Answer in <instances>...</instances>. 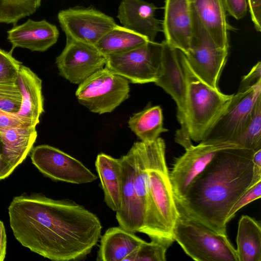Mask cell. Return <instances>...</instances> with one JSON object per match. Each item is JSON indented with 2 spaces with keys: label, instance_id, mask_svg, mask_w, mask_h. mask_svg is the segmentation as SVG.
I'll return each mask as SVG.
<instances>
[{
  "label": "cell",
  "instance_id": "15",
  "mask_svg": "<svg viewBox=\"0 0 261 261\" xmlns=\"http://www.w3.org/2000/svg\"><path fill=\"white\" fill-rule=\"evenodd\" d=\"M162 29L165 40L170 46L188 54L193 31L189 0H165Z\"/></svg>",
  "mask_w": 261,
  "mask_h": 261
},
{
  "label": "cell",
  "instance_id": "9",
  "mask_svg": "<svg viewBox=\"0 0 261 261\" xmlns=\"http://www.w3.org/2000/svg\"><path fill=\"white\" fill-rule=\"evenodd\" d=\"M192 14L193 35L189 50L185 55L193 70L203 81L219 89V81L227 61L228 49L216 45Z\"/></svg>",
  "mask_w": 261,
  "mask_h": 261
},
{
  "label": "cell",
  "instance_id": "24",
  "mask_svg": "<svg viewBox=\"0 0 261 261\" xmlns=\"http://www.w3.org/2000/svg\"><path fill=\"white\" fill-rule=\"evenodd\" d=\"M236 243L238 261H261L260 222L242 215L238 223Z\"/></svg>",
  "mask_w": 261,
  "mask_h": 261
},
{
  "label": "cell",
  "instance_id": "13",
  "mask_svg": "<svg viewBox=\"0 0 261 261\" xmlns=\"http://www.w3.org/2000/svg\"><path fill=\"white\" fill-rule=\"evenodd\" d=\"M106 62V57L94 45L69 38L56 59L60 74L79 85L103 68Z\"/></svg>",
  "mask_w": 261,
  "mask_h": 261
},
{
  "label": "cell",
  "instance_id": "30",
  "mask_svg": "<svg viewBox=\"0 0 261 261\" xmlns=\"http://www.w3.org/2000/svg\"><path fill=\"white\" fill-rule=\"evenodd\" d=\"M13 49L7 51L0 48V84L16 85L21 62L12 56Z\"/></svg>",
  "mask_w": 261,
  "mask_h": 261
},
{
  "label": "cell",
  "instance_id": "32",
  "mask_svg": "<svg viewBox=\"0 0 261 261\" xmlns=\"http://www.w3.org/2000/svg\"><path fill=\"white\" fill-rule=\"evenodd\" d=\"M260 196L261 180L248 188L233 204L228 214L227 223L232 219L239 210L251 202L260 198Z\"/></svg>",
  "mask_w": 261,
  "mask_h": 261
},
{
  "label": "cell",
  "instance_id": "33",
  "mask_svg": "<svg viewBox=\"0 0 261 261\" xmlns=\"http://www.w3.org/2000/svg\"><path fill=\"white\" fill-rule=\"evenodd\" d=\"M27 126L34 125L17 114H12L0 109V133L11 128Z\"/></svg>",
  "mask_w": 261,
  "mask_h": 261
},
{
  "label": "cell",
  "instance_id": "20",
  "mask_svg": "<svg viewBox=\"0 0 261 261\" xmlns=\"http://www.w3.org/2000/svg\"><path fill=\"white\" fill-rule=\"evenodd\" d=\"M16 85L22 97L20 109L17 114L36 126L44 112L42 80L29 67L22 65Z\"/></svg>",
  "mask_w": 261,
  "mask_h": 261
},
{
  "label": "cell",
  "instance_id": "22",
  "mask_svg": "<svg viewBox=\"0 0 261 261\" xmlns=\"http://www.w3.org/2000/svg\"><path fill=\"white\" fill-rule=\"evenodd\" d=\"M95 168L99 177L107 206L114 212L120 205L122 182L121 166L119 159L103 153L97 155Z\"/></svg>",
  "mask_w": 261,
  "mask_h": 261
},
{
  "label": "cell",
  "instance_id": "25",
  "mask_svg": "<svg viewBox=\"0 0 261 261\" xmlns=\"http://www.w3.org/2000/svg\"><path fill=\"white\" fill-rule=\"evenodd\" d=\"M148 41L145 37L117 24L105 34L94 46L106 57L128 51Z\"/></svg>",
  "mask_w": 261,
  "mask_h": 261
},
{
  "label": "cell",
  "instance_id": "4",
  "mask_svg": "<svg viewBox=\"0 0 261 261\" xmlns=\"http://www.w3.org/2000/svg\"><path fill=\"white\" fill-rule=\"evenodd\" d=\"M165 150L148 169V189L143 222L138 232L151 240H172L179 212L173 193Z\"/></svg>",
  "mask_w": 261,
  "mask_h": 261
},
{
  "label": "cell",
  "instance_id": "1",
  "mask_svg": "<svg viewBox=\"0 0 261 261\" xmlns=\"http://www.w3.org/2000/svg\"><path fill=\"white\" fill-rule=\"evenodd\" d=\"M15 239L32 252L55 261L86 257L101 237L97 216L69 200H55L41 193L14 197L9 207Z\"/></svg>",
  "mask_w": 261,
  "mask_h": 261
},
{
  "label": "cell",
  "instance_id": "39",
  "mask_svg": "<svg viewBox=\"0 0 261 261\" xmlns=\"http://www.w3.org/2000/svg\"><path fill=\"white\" fill-rule=\"evenodd\" d=\"M7 237L5 226L0 220V261L5 259L6 253Z\"/></svg>",
  "mask_w": 261,
  "mask_h": 261
},
{
  "label": "cell",
  "instance_id": "19",
  "mask_svg": "<svg viewBox=\"0 0 261 261\" xmlns=\"http://www.w3.org/2000/svg\"><path fill=\"white\" fill-rule=\"evenodd\" d=\"M191 9L204 30L218 46L229 49L226 10L223 0H189Z\"/></svg>",
  "mask_w": 261,
  "mask_h": 261
},
{
  "label": "cell",
  "instance_id": "29",
  "mask_svg": "<svg viewBox=\"0 0 261 261\" xmlns=\"http://www.w3.org/2000/svg\"><path fill=\"white\" fill-rule=\"evenodd\" d=\"M174 241L151 240L145 241L135 248L124 261H165L166 252Z\"/></svg>",
  "mask_w": 261,
  "mask_h": 261
},
{
  "label": "cell",
  "instance_id": "35",
  "mask_svg": "<svg viewBox=\"0 0 261 261\" xmlns=\"http://www.w3.org/2000/svg\"><path fill=\"white\" fill-rule=\"evenodd\" d=\"M226 11L237 20L244 17L247 11L246 0H223Z\"/></svg>",
  "mask_w": 261,
  "mask_h": 261
},
{
  "label": "cell",
  "instance_id": "27",
  "mask_svg": "<svg viewBox=\"0 0 261 261\" xmlns=\"http://www.w3.org/2000/svg\"><path fill=\"white\" fill-rule=\"evenodd\" d=\"M41 3V0H0V23L15 24L34 14Z\"/></svg>",
  "mask_w": 261,
  "mask_h": 261
},
{
  "label": "cell",
  "instance_id": "3",
  "mask_svg": "<svg viewBox=\"0 0 261 261\" xmlns=\"http://www.w3.org/2000/svg\"><path fill=\"white\" fill-rule=\"evenodd\" d=\"M187 83L185 126L176 142L186 149L191 140L200 142L227 107L233 94L221 92L203 81L192 69L185 54L177 50Z\"/></svg>",
  "mask_w": 261,
  "mask_h": 261
},
{
  "label": "cell",
  "instance_id": "10",
  "mask_svg": "<svg viewBox=\"0 0 261 261\" xmlns=\"http://www.w3.org/2000/svg\"><path fill=\"white\" fill-rule=\"evenodd\" d=\"M31 159L40 172L55 180L82 184L97 179V176L80 161L48 145L33 147Z\"/></svg>",
  "mask_w": 261,
  "mask_h": 261
},
{
  "label": "cell",
  "instance_id": "16",
  "mask_svg": "<svg viewBox=\"0 0 261 261\" xmlns=\"http://www.w3.org/2000/svg\"><path fill=\"white\" fill-rule=\"evenodd\" d=\"M119 160L122 173L121 201L120 207L116 212V218L119 226L136 233L142 225L144 213L134 189V162L131 151L129 150Z\"/></svg>",
  "mask_w": 261,
  "mask_h": 261
},
{
  "label": "cell",
  "instance_id": "37",
  "mask_svg": "<svg viewBox=\"0 0 261 261\" xmlns=\"http://www.w3.org/2000/svg\"><path fill=\"white\" fill-rule=\"evenodd\" d=\"M14 170L5 156L3 143L0 136V180L8 177Z\"/></svg>",
  "mask_w": 261,
  "mask_h": 261
},
{
  "label": "cell",
  "instance_id": "28",
  "mask_svg": "<svg viewBox=\"0 0 261 261\" xmlns=\"http://www.w3.org/2000/svg\"><path fill=\"white\" fill-rule=\"evenodd\" d=\"M233 143L254 151L261 148V97L257 100L248 124Z\"/></svg>",
  "mask_w": 261,
  "mask_h": 261
},
{
  "label": "cell",
  "instance_id": "17",
  "mask_svg": "<svg viewBox=\"0 0 261 261\" xmlns=\"http://www.w3.org/2000/svg\"><path fill=\"white\" fill-rule=\"evenodd\" d=\"M8 39L14 50L16 47L32 51H44L57 41L59 32L57 27L45 20L35 21L29 19L16 25L7 32Z\"/></svg>",
  "mask_w": 261,
  "mask_h": 261
},
{
  "label": "cell",
  "instance_id": "6",
  "mask_svg": "<svg viewBox=\"0 0 261 261\" xmlns=\"http://www.w3.org/2000/svg\"><path fill=\"white\" fill-rule=\"evenodd\" d=\"M129 93V81L105 67L79 84L75 95L90 112L102 114L112 112Z\"/></svg>",
  "mask_w": 261,
  "mask_h": 261
},
{
  "label": "cell",
  "instance_id": "34",
  "mask_svg": "<svg viewBox=\"0 0 261 261\" xmlns=\"http://www.w3.org/2000/svg\"><path fill=\"white\" fill-rule=\"evenodd\" d=\"M261 82V63L258 61L250 71L243 76L238 92H242Z\"/></svg>",
  "mask_w": 261,
  "mask_h": 261
},
{
  "label": "cell",
  "instance_id": "18",
  "mask_svg": "<svg viewBox=\"0 0 261 261\" xmlns=\"http://www.w3.org/2000/svg\"><path fill=\"white\" fill-rule=\"evenodd\" d=\"M158 8L143 0H122L117 18L122 27L153 41L162 31L161 22L155 17Z\"/></svg>",
  "mask_w": 261,
  "mask_h": 261
},
{
  "label": "cell",
  "instance_id": "7",
  "mask_svg": "<svg viewBox=\"0 0 261 261\" xmlns=\"http://www.w3.org/2000/svg\"><path fill=\"white\" fill-rule=\"evenodd\" d=\"M162 44L148 41L128 51L106 56L105 67L135 84L154 83L161 69Z\"/></svg>",
  "mask_w": 261,
  "mask_h": 261
},
{
  "label": "cell",
  "instance_id": "31",
  "mask_svg": "<svg viewBox=\"0 0 261 261\" xmlns=\"http://www.w3.org/2000/svg\"><path fill=\"white\" fill-rule=\"evenodd\" d=\"M22 101L21 95L17 85L0 84V109L17 114Z\"/></svg>",
  "mask_w": 261,
  "mask_h": 261
},
{
  "label": "cell",
  "instance_id": "38",
  "mask_svg": "<svg viewBox=\"0 0 261 261\" xmlns=\"http://www.w3.org/2000/svg\"><path fill=\"white\" fill-rule=\"evenodd\" d=\"M253 178L251 186L261 180V148L255 151L253 154Z\"/></svg>",
  "mask_w": 261,
  "mask_h": 261
},
{
  "label": "cell",
  "instance_id": "14",
  "mask_svg": "<svg viewBox=\"0 0 261 261\" xmlns=\"http://www.w3.org/2000/svg\"><path fill=\"white\" fill-rule=\"evenodd\" d=\"M161 65L159 76L154 82L169 94L175 102L177 118L180 128L176 133L175 140L182 136L185 126L187 83L177 50L170 46L165 40L162 42Z\"/></svg>",
  "mask_w": 261,
  "mask_h": 261
},
{
  "label": "cell",
  "instance_id": "12",
  "mask_svg": "<svg viewBox=\"0 0 261 261\" xmlns=\"http://www.w3.org/2000/svg\"><path fill=\"white\" fill-rule=\"evenodd\" d=\"M58 19L66 38L93 45L117 25L113 18L93 8L61 10Z\"/></svg>",
  "mask_w": 261,
  "mask_h": 261
},
{
  "label": "cell",
  "instance_id": "36",
  "mask_svg": "<svg viewBox=\"0 0 261 261\" xmlns=\"http://www.w3.org/2000/svg\"><path fill=\"white\" fill-rule=\"evenodd\" d=\"M252 21L256 30L261 31V0H248Z\"/></svg>",
  "mask_w": 261,
  "mask_h": 261
},
{
  "label": "cell",
  "instance_id": "2",
  "mask_svg": "<svg viewBox=\"0 0 261 261\" xmlns=\"http://www.w3.org/2000/svg\"><path fill=\"white\" fill-rule=\"evenodd\" d=\"M254 152L239 146L219 151L183 197L175 201L178 210L216 232L227 234L228 214L251 187Z\"/></svg>",
  "mask_w": 261,
  "mask_h": 261
},
{
  "label": "cell",
  "instance_id": "26",
  "mask_svg": "<svg viewBox=\"0 0 261 261\" xmlns=\"http://www.w3.org/2000/svg\"><path fill=\"white\" fill-rule=\"evenodd\" d=\"M132 132L143 142L155 141L168 130L163 126V115L159 106H150L134 114L128 121Z\"/></svg>",
  "mask_w": 261,
  "mask_h": 261
},
{
  "label": "cell",
  "instance_id": "21",
  "mask_svg": "<svg viewBox=\"0 0 261 261\" xmlns=\"http://www.w3.org/2000/svg\"><path fill=\"white\" fill-rule=\"evenodd\" d=\"M144 240L120 226L108 229L101 236L97 261H124Z\"/></svg>",
  "mask_w": 261,
  "mask_h": 261
},
{
  "label": "cell",
  "instance_id": "23",
  "mask_svg": "<svg viewBox=\"0 0 261 261\" xmlns=\"http://www.w3.org/2000/svg\"><path fill=\"white\" fill-rule=\"evenodd\" d=\"M5 156L15 169L33 148L37 137L36 126H27L9 129L0 133Z\"/></svg>",
  "mask_w": 261,
  "mask_h": 261
},
{
  "label": "cell",
  "instance_id": "11",
  "mask_svg": "<svg viewBox=\"0 0 261 261\" xmlns=\"http://www.w3.org/2000/svg\"><path fill=\"white\" fill-rule=\"evenodd\" d=\"M233 146H238L229 142H200L185 149V152L176 159L169 173L175 201L183 197L192 182L219 151Z\"/></svg>",
  "mask_w": 261,
  "mask_h": 261
},
{
  "label": "cell",
  "instance_id": "5",
  "mask_svg": "<svg viewBox=\"0 0 261 261\" xmlns=\"http://www.w3.org/2000/svg\"><path fill=\"white\" fill-rule=\"evenodd\" d=\"M178 212L173 237L187 255L196 261H238L227 234Z\"/></svg>",
  "mask_w": 261,
  "mask_h": 261
},
{
  "label": "cell",
  "instance_id": "8",
  "mask_svg": "<svg viewBox=\"0 0 261 261\" xmlns=\"http://www.w3.org/2000/svg\"><path fill=\"white\" fill-rule=\"evenodd\" d=\"M260 97L261 82L245 91L233 94L201 142L233 143L248 124L254 107Z\"/></svg>",
  "mask_w": 261,
  "mask_h": 261
}]
</instances>
